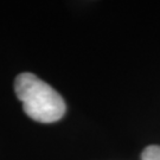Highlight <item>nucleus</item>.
<instances>
[{
  "label": "nucleus",
  "instance_id": "f03ea898",
  "mask_svg": "<svg viewBox=\"0 0 160 160\" xmlns=\"http://www.w3.org/2000/svg\"><path fill=\"white\" fill-rule=\"evenodd\" d=\"M141 160H160V146H147L141 153Z\"/></svg>",
  "mask_w": 160,
  "mask_h": 160
},
{
  "label": "nucleus",
  "instance_id": "f257e3e1",
  "mask_svg": "<svg viewBox=\"0 0 160 160\" xmlns=\"http://www.w3.org/2000/svg\"><path fill=\"white\" fill-rule=\"evenodd\" d=\"M14 90L23 103L24 112L32 120L51 123L61 120L65 113V102L51 86L31 72L18 75Z\"/></svg>",
  "mask_w": 160,
  "mask_h": 160
}]
</instances>
